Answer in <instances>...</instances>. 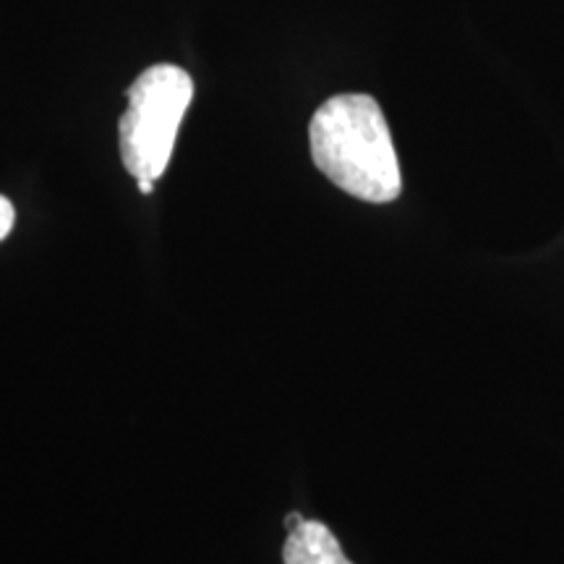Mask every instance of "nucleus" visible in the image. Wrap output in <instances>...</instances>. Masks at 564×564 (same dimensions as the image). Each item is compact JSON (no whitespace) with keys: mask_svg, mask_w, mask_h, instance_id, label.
<instances>
[{"mask_svg":"<svg viewBox=\"0 0 564 564\" xmlns=\"http://www.w3.org/2000/svg\"><path fill=\"white\" fill-rule=\"evenodd\" d=\"M314 165L345 194L369 204L394 202L403 192L398 152L379 102L369 95H337L314 112Z\"/></svg>","mask_w":564,"mask_h":564,"instance_id":"obj_1","label":"nucleus"},{"mask_svg":"<svg viewBox=\"0 0 564 564\" xmlns=\"http://www.w3.org/2000/svg\"><path fill=\"white\" fill-rule=\"evenodd\" d=\"M192 100V76L173 63H158L131 84L129 108L118 131L123 165L133 178L152 183L162 178Z\"/></svg>","mask_w":564,"mask_h":564,"instance_id":"obj_2","label":"nucleus"},{"mask_svg":"<svg viewBox=\"0 0 564 564\" xmlns=\"http://www.w3.org/2000/svg\"><path fill=\"white\" fill-rule=\"evenodd\" d=\"M282 560L285 564H352L335 533L319 520H303L291 531L282 546Z\"/></svg>","mask_w":564,"mask_h":564,"instance_id":"obj_3","label":"nucleus"},{"mask_svg":"<svg viewBox=\"0 0 564 564\" xmlns=\"http://www.w3.org/2000/svg\"><path fill=\"white\" fill-rule=\"evenodd\" d=\"M13 223H17V209L6 196H0V241H6V236L13 230Z\"/></svg>","mask_w":564,"mask_h":564,"instance_id":"obj_4","label":"nucleus"},{"mask_svg":"<svg viewBox=\"0 0 564 564\" xmlns=\"http://www.w3.org/2000/svg\"><path fill=\"white\" fill-rule=\"evenodd\" d=\"M303 523V518L299 512H293V514H288V520H285V528H288V533L291 531H295V528H299Z\"/></svg>","mask_w":564,"mask_h":564,"instance_id":"obj_5","label":"nucleus"},{"mask_svg":"<svg viewBox=\"0 0 564 564\" xmlns=\"http://www.w3.org/2000/svg\"><path fill=\"white\" fill-rule=\"evenodd\" d=\"M137 183H139V192L141 194H152V186H154L152 181H137Z\"/></svg>","mask_w":564,"mask_h":564,"instance_id":"obj_6","label":"nucleus"}]
</instances>
